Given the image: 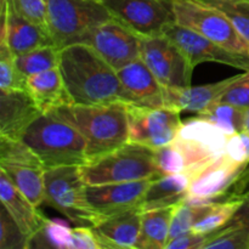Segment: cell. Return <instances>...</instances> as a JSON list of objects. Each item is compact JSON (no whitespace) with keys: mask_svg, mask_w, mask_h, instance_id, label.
<instances>
[{"mask_svg":"<svg viewBox=\"0 0 249 249\" xmlns=\"http://www.w3.org/2000/svg\"><path fill=\"white\" fill-rule=\"evenodd\" d=\"M247 191H249V163L247 167L242 170L233 186L231 187L228 197H241Z\"/></svg>","mask_w":249,"mask_h":249,"instance_id":"cell-42","label":"cell"},{"mask_svg":"<svg viewBox=\"0 0 249 249\" xmlns=\"http://www.w3.org/2000/svg\"><path fill=\"white\" fill-rule=\"evenodd\" d=\"M26 80L6 44H0V90H26Z\"/></svg>","mask_w":249,"mask_h":249,"instance_id":"cell-34","label":"cell"},{"mask_svg":"<svg viewBox=\"0 0 249 249\" xmlns=\"http://www.w3.org/2000/svg\"><path fill=\"white\" fill-rule=\"evenodd\" d=\"M9 1L21 16L49 32L48 0H9Z\"/></svg>","mask_w":249,"mask_h":249,"instance_id":"cell-37","label":"cell"},{"mask_svg":"<svg viewBox=\"0 0 249 249\" xmlns=\"http://www.w3.org/2000/svg\"><path fill=\"white\" fill-rule=\"evenodd\" d=\"M45 201L77 226H95L101 219L85 197V184L79 165H62L45 169Z\"/></svg>","mask_w":249,"mask_h":249,"instance_id":"cell-6","label":"cell"},{"mask_svg":"<svg viewBox=\"0 0 249 249\" xmlns=\"http://www.w3.org/2000/svg\"><path fill=\"white\" fill-rule=\"evenodd\" d=\"M58 68L73 105L124 102L117 71L88 44H72L61 49Z\"/></svg>","mask_w":249,"mask_h":249,"instance_id":"cell-1","label":"cell"},{"mask_svg":"<svg viewBox=\"0 0 249 249\" xmlns=\"http://www.w3.org/2000/svg\"><path fill=\"white\" fill-rule=\"evenodd\" d=\"M142 209L135 208L91 226L100 249H131L136 247L141 230Z\"/></svg>","mask_w":249,"mask_h":249,"instance_id":"cell-18","label":"cell"},{"mask_svg":"<svg viewBox=\"0 0 249 249\" xmlns=\"http://www.w3.org/2000/svg\"><path fill=\"white\" fill-rule=\"evenodd\" d=\"M213 203L214 202L195 203L189 199H185L184 202L175 206L172 216V224H170L169 241L179 237L182 233L191 231L197 221L211 209Z\"/></svg>","mask_w":249,"mask_h":249,"instance_id":"cell-30","label":"cell"},{"mask_svg":"<svg viewBox=\"0 0 249 249\" xmlns=\"http://www.w3.org/2000/svg\"><path fill=\"white\" fill-rule=\"evenodd\" d=\"M0 198L22 232L31 238L45 221V216L10 180L6 173L0 169Z\"/></svg>","mask_w":249,"mask_h":249,"instance_id":"cell-20","label":"cell"},{"mask_svg":"<svg viewBox=\"0 0 249 249\" xmlns=\"http://www.w3.org/2000/svg\"><path fill=\"white\" fill-rule=\"evenodd\" d=\"M129 119V141L152 150L173 142L182 122L180 112L169 107H148L126 104Z\"/></svg>","mask_w":249,"mask_h":249,"instance_id":"cell-10","label":"cell"},{"mask_svg":"<svg viewBox=\"0 0 249 249\" xmlns=\"http://www.w3.org/2000/svg\"><path fill=\"white\" fill-rule=\"evenodd\" d=\"M26 90L41 113L73 105L58 67L27 77Z\"/></svg>","mask_w":249,"mask_h":249,"instance_id":"cell-22","label":"cell"},{"mask_svg":"<svg viewBox=\"0 0 249 249\" xmlns=\"http://www.w3.org/2000/svg\"><path fill=\"white\" fill-rule=\"evenodd\" d=\"M96 1H104V0H96Z\"/></svg>","mask_w":249,"mask_h":249,"instance_id":"cell-45","label":"cell"},{"mask_svg":"<svg viewBox=\"0 0 249 249\" xmlns=\"http://www.w3.org/2000/svg\"><path fill=\"white\" fill-rule=\"evenodd\" d=\"M51 112L75 126L84 136L88 162L104 157L129 141L128 109L123 101L90 106L66 105Z\"/></svg>","mask_w":249,"mask_h":249,"instance_id":"cell-2","label":"cell"},{"mask_svg":"<svg viewBox=\"0 0 249 249\" xmlns=\"http://www.w3.org/2000/svg\"><path fill=\"white\" fill-rule=\"evenodd\" d=\"M140 57L165 89L191 85L195 68L181 49L164 34L142 36Z\"/></svg>","mask_w":249,"mask_h":249,"instance_id":"cell-9","label":"cell"},{"mask_svg":"<svg viewBox=\"0 0 249 249\" xmlns=\"http://www.w3.org/2000/svg\"><path fill=\"white\" fill-rule=\"evenodd\" d=\"M230 135L212 122L198 117L182 122L173 145L181 152L191 180L225 153Z\"/></svg>","mask_w":249,"mask_h":249,"instance_id":"cell-7","label":"cell"},{"mask_svg":"<svg viewBox=\"0 0 249 249\" xmlns=\"http://www.w3.org/2000/svg\"><path fill=\"white\" fill-rule=\"evenodd\" d=\"M225 155L237 164L247 167L249 163V134L241 131L230 135Z\"/></svg>","mask_w":249,"mask_h":249,"instance_id":"cell-39","label":"cell"},{"mask_svg":"<svg viewBox=\"0 0 249 249\" xmlns=\"http://www.w3.org/2000/svg\"><path fill=\"white\" fill-rule=\"evenodd\" d=\"M204 248L249 249V226L230 221L223 229L207 236Z\"/></svg>","mask_w":249,"mask_h":249,"instance_id":"cell-31","label":"cell"},{"mask_svg":"<svg viewBox=\"0 0 249 249\" xmlns=\"http://www.w3.org/2000/svg\"><path fill=\"white\" fill-rule=\"evenodd\" d=\"M243 131L249 134V108L246 109V117H245V126H243Z\"/></svg>","mask_w":249,"mask_h":249,"instance_id":"cell-44","label":"cell"},{"mask_svg":"<svg viewBox=\"0 0 249 249\" xmlns=\"http://www.w3.org/2000/svg\"><path fill=\"white\" fill-rule=\"evenodd\" d=\"M245 168L224 153L191 180L186 199L195 203H211L225 198Z\"/></svg>","mask_w":249,"mask_h":249,"instance_id":"cell-17","label":"cell"},{"mask_svg":"<svg viewBox=\"0 0 249 249\" xmlns=\"http://www.w3.org/2000/svg\"><path fill=\"white\" fill-rule=\"evenodd\" d=\"M242 203V197H225L220 201H215L192 230L207 236L216 232L230 223Z\"/></svg>","mask_w":249,"mask_h":249,"instance_id":"cell-27","label":"cell"},{"mask_svg":"<svg viewBox=\"0 0 249 249\" xmlns=\"http://www.w3.org/2000/svg\"><path fill=\"white\" fill-rule=\"evenodd\" d=\"M175 207L142 212L136 249H165L169 242L170 224Z\"/></svg>","mask_w":249,"mask_h":249,"instance_id":"cell-24","label":"cell"},{"mask_svg":"<svg viewBox=\"0 0 249 249\" xmlns=\"http://www.w3.org/2000/svg\"><path fill=\"white\" fill-rule=\"evenodd\" d=\"M141 38L116 17L102 22L80 43L91 46L116 71L141 56Z\"/></svg>","mask_w":249,"mask_h":249,"instance_id":"cell-11","label":"cell"},{"mask_svg":"<svg viewBox=\"0 0 249 249\" xmlns=\"http://www.w3.org/2000/svg\"><path fill=\"white\" fill-rule=\"evenodd\" d=\"M0 44H6L14 56L23 55L41 46L53 45L50 33L21 16L9 0H1Z\"/></svg>","mask_w":249,"mask_h":249,"instance_id":"cell-15","label":"cell"},{"mask_svg":"<svg viewBox=\"0 0 249 249\" xmlns=\"http://www.w3.org/2000/svg\"><path fill=\"white\" fill-rule=\"evenodd\" d=\"M22 164L44 168L38 156L21 139L0 136V164Z\"/></svg>","mask_w":249,"mask_h":249,"instance_id":"cell-32","label":"cell"},{"mask_svg":"<svg viewBox=\"0 0 249 249\" xmlns=\"http://www.w3.org/2000/svg\"><path fill=\"white\" fill-rule=\"evenodd\" d=\"M220 10L238 33L249 43V1L247 0H198Z\"/></svg>","mask_w":249,"mask_h":249,"instance_id":"cell-33","label":"cell"},{"mask_svg":"<svg viewBox=\"0 0 249 249\" xmlns=\"http://www.w3.org/2000/svg\"><path fill=\"white\" fill-rule=\"evenodd\" d=\"M19 139L38 156L45 169L62 165L80 167L88 163L84 136L53 112L41 113Z\"/></svg>","mask_w":249,"mask_h":249,"instance_id":"cell-3","label":"cell"},{"mask_svg":"<svg viewBox=\"0 0 249 249\" xmlns=\"http://www.w3.org/2000/svg\"><path fill=\"white\" fill-rule=\"evenodd\" d=\"M155 160L160 177L186 173V163L184 157L173 143L156 150Z\"/></svg>","mask_w":249,"mask_h":249,"instance_id":"cell-36","label":"cell"},{"mask_svg":"<svg viewBox=\"0 0 249 249\" xmlns=\"http://www.w3.org/2000/svg\"><path fill=\"white\" fill-rule=\"evenodd\" d=\"M0 169L6 173L12 184L34 206L39 207L44 203V201H45V182H44L45 168L1 163Z\"/></svg>","mask_w":249,"mask_h":249,"instance_id":"cell-25","label":"cell"},{"mask_svg":"<svg viewBox=\"0 0 249 249\" xmlns=\"http://www.w3.org/2000/svg\"><path fill=\"white\" fill-rule=\"evenodd\" d=\"M112 17L102 1L48 0L49 33L58 49L80 43L95 27Z\"/></svg>","mask_w":249,"mask_h":249,"instance_id":"cell-5","label":"cell"},{"mask_svg":"<svg viewBox=\"0 0 249 249\" xmlns=\"http://www.w3.org/2000/svg\"><path fill=\"white\" fill-rule=\"evenodd\" d=\"M175 22L237 53H249V43L219 9L198 0H172Z\"/></svg>","mask_w":249,"mask_h":249,"instance_id":"cell-8","label":"cell"},{"mask_svg":"<svg viewBox=\"0 0 249 249\" xmlns=\"http://www.w3.org/2000/svg\"><path fill=\"white\" fill-rule=\"evenodd\" d=\"M113 17L123 22L140 36L164 34L175 23L172 0H104Z\"/></svg>","mask_w":249,"mask_h":249,"instance_id":"cell-12","label":"cell"},{"mask_svg":"<svg viewBox=\"0 0 249 249\" xmlns=\"http://www.w3.org/2000/svg\"><path fill=\"white\" fill-rule=\"evenodd\" d=\"M198 116L215 124L228 135H233L243 131L246 109L225 102L216 101L202 111Z\"/></svg>","mask_w":249,"mask_h":249,"instance_id":"cell-29","label":"cell"},{"mask_svg":"<svg viewBox=\"0 0 249 249\" xmlns=\"http://www.w3.org/2000/svg\"><path fill=\"white\" fill-rule=\"evenodd\" d=\"M206 240L207 235H202V233L191 230L169 241L165 249H199L203 248Z\"/></svg>","mask_w":249,"mask_h":249,"instance_id":"cell-40","label":"cell"},{"mask_svg":"<svg viewBox=\"0 0 249 249\" xmlns=\"http://www.w3.org/2000/svg\"><path fill=\"white\" fill-rule=\"evenodd\" d=\"M117 73L125 104L148 108L165 107V88L158 82L142 58L128 63Z\"/></svg>","mask_w":249,"mask_h":249,"instance_id":"cell-16","label":"cell"},{"mask_svg":"<svg viewBox=\"0 0 249 249\" xmlns=\"http://www.w3.org/2000/svg\"><path fill=\"white\" fill-rule=\"evenodd\" d=\"M152 180L87 185L85 197L92 211L102 220L131 209L141 208Z\"/></svg>","mask_w":249,"mask_h":249,"instance_id":"cell-14","label":"cell"},{"mask_svg":"<svg viewBox=\"0 0 249 249\" xmlns=\"http://www.w3.org/2000/svg\"><path fill=\"white\" fill-rule=\"evenodd\" d=\"M235 78L236 75H233L218 83L199 87L190 85L185 88L165 89V107L179 112L185 111L199 114L212 104L219 101L221 95Z\"/></svg>","mask_w":249,"mask_h":249,"instance_id":"cell-21","label":"cell"},{"mask_svg":"<svg viewBox=\"0 0 249 249\" xmlns=\"http://www.w3.org/2000/svg\"><path fill=\"white\" fill-rule=\"evenodd\" d=\"M72 249H100L91 226H77L73 229Z\"/></svg>","mask_w":249,"mask_h":249,"instance_id":"cell-41","label":"cell"},{"mask_svg":"<svg viewBox=\"0 0 249 249\" xmlns=\"http://www.w3.org/2000/svg\"><path fill=\"white\" fill-rule=\"evenodd\" d=\"M87 185L129 182L160 178L155 150L128 141L99 160L80 165Z\"/></svg>","mask_w":249,"mask_h":249,"instance_id":"cell-4","label":"cell"},{"mask_svg":"<svg viewBox=\"0 0 249 249\" xmlns=\"http://www.w3.org/2000/svg\"><path fill=\"white\" fill-rule=\"evenodd\" d=\"M247 1H249V0H247Z\"/></svg>","mask_w":249,"mask_h":249,"instance_id":"cell-46","label":"cell"},{"mask_svg":"<svg viewBox=\"0 0 249 249\" xmlns=\"http://www.w3.org/2000/svg\"><path fill=\"white\" fill-rule=\"evenodd\" d=\"M242 197L243 203L241 208L238 209L237 213L235 214L231 221H236V223H242L245 225L249 226V191L246 192Z\"/></svg>","mask_w":249,"mask_h":249,"instance_id":"cell-43","label":"cell"},{"mask_svg":"<svg viewBox=\"0 0 249 249\" xmlns=\"http://www.w3.org/2000/svg\"><path fill=\"white\" fill-rule=\"evenodd\" d=\"M219 101L233 105L243 109L249 108V71L245 74L236 75L233 82L224 91Z\"/></svg>","mask_w":249,"mask_h":249,"instance_id":"cell-38","label":"cell"},{"mask_svg":"<svg viewBox=\"0 0 249 249\" xmlns=\"http://www.w3.org/2000/svg\"><path fill=\"white\" fill-rule=\"evenodd\" d=\"M29 238L1 204L0 211V249H28Z\"/></svg>","mask_w":249,"mask_h":249,"instance_id":"cell-35","label":"cell"},{"mask_svg":"<svg viewBox=\"0 0 249 249\" xmlns=\"http://www.w3.org/2000/svg\"><path fill=\"white\" fill-rule=\"evenodd\" d=\"M60 53L61 49L56 45L41 46L23 55L15 56V63L24 77H29L57 68L60 65Z\"/></svg>","mask_w":249,"mask_h":249,"instance_id":"cell-28","label":"cell"},{"mask_svg":"<svg viewBox=\"0 0 249 249\" xmlns=\"http://www.w3.org/2000/svg\"><path fill=\"white\" fill-rule=\"evenodd\" d=\"M190 184L191 178L187 174H170L156 178L148 186L141 209L147 212L178 206L187 198Z\"/></svg>","mask_w":249,"mask_h":249,"instance_id":"cell-23","label":"cell"},{"mask_svg":"<svg viewBox=\"0 0 249 249\" xmlns=\"http://www.w3.org/2000/svg\"><path fill=\"white\" fill-rule=\"evenodd\" d=\"M40 114L27 90H0V136L19 139Z\"/></svg>","mask_w":249,"mask_h":249,"instance_id":"cell-19","label":"cell"},{"mask_svg":"<svg viewBox=\"0 0 249 249\" xmlns=\"http://www.w3.org/2000/svg\"><path fill=\"white\" fill-rule=\"evenodd\" d=\"M164 36L181 49L194 68L202 62H218L245 72L249 71V53L224 48L197 32L180 26L177 22L165 28Z\"/></svg>","mask_w":249,"mask_h":249,"instance_id":"cell-13","label":"cell"},{"mask_svg":"<svg viewBox=\"0 0 249 249\" xmlns=\"http://www.w3.org/2000/svg\"><path fill=\"white\" fill-rule=\"evenodd\" d=\"M73 229L67 220L45 219L41 228L29 238V248L72 249Z\"/></svg>","mask_w":249,"mask_h":249,"instance_id":"cell-26","label":"cell"}]
</instances>
